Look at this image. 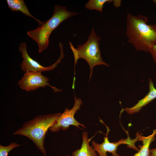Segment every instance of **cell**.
I'll return each mask as SVG.
<instances>
[{"label": "cell", "instance_id": "8fae6325", "mask_svg": "<svg viewBox=\"0 0 156 156\" xmlns=\"http://www.w3.org/2000/svg\"><path fill=\"white\" fill-rule=\"evenodd\" d=\"M156 135V129L153 130L151 135L147 136H142L140 133L139 141L142 142V145L140 146L139 150L133 156H149V147L151 143L155 140Z\"/></svg>", "mask_w": 156, "mask_h": 156}, {"label": "cell", "instance_id": "2e32d148", "mask_svg": "<svg viewBox=\"0 0 156 156\" xmlns=\"http://www.w3.org/2000/svg\"><path fill=\"white\" fill-rule=\"evenodd\" d=\"M149 156H156V148L150 149Z\"/></svg>", "mask_w": 156, "mask_h": 156}, {"label": "cell", "instance_id": "9c48e42d", "mask_svg": "<svg viewBox=\"0 0 156 156\" xmlns=\"http://www.w3.org/2000/svg\"><path fill=\"white\" fill-rule=\"evenodd\" d=\"M149 91L144 97L139 100L138 103L131 107L122 108L120 114L124 111L129 114H132L139 112L142 107L156 98V89L153 82L150 78L149 79Z\"/></svg>", "mask_w": 156, "mask_h": 156}, {"label": "cell", "instance_id": "30bf717a", "mask_svg": "<svg viewBox=\"0 0 156 156\" xmlns=\"http://www.w3.org/2000/svg\"><path fill=\"white\" fill-rule=\"evenodd\" d=\"M82 143L80 148L73 151L72 156H97L98 153L93 146L89 145L88 133L83 131L82 133Z\"/></svg>", "mask_w": 156, "mask_h": 156}, {"label": "cell", "instance_id": "4fadbf2b", "mask_svg": "<svg viewBox=\"0 0 156 156\" xmlns=\"http://www.w3.org/2000/svg\"><path fill=\"white\" fill-rule=\"evenodd\" d=\"M113 1V0H90L86 4L85 8L90 10H95L102 12L105 3Z\"/></svg>", "mask_w": 156, "mask_h": 156}, {"label": "cell", "instance_id": "277c9868", "mask_svg": "<svg viewBox=\"0 0 156 156\" xmlns=\"http://www.w3.org/2000/svg\"><path fill=\"white\" fill-rule=\"evenodd\" d=\"M101 38L97 36L93 27L87 41L84 44L78 45L75 49L71 42H69L70 47L73 53L75 60V66L79 58L85 60L90 68V80L92 76L94 67L97 65H103L108 66L109 65L102 60L99 48V42Z\"/></svg>", "mask_w": 156, "mask_h": 156}, {"label": "cell", "instance_id": "7c38bea8", "mask_svg": "<svg viewBox=\"0 0 156 156\" xmlns=\"http://www.w3.org/2000/svg\"><path fill=\"white\" fill-rule=\"evenodd\" d=\"M8 8L13 11H20L25 15L31 17L36 20L39 25L43 22L37 19L33 16L29 12L23 0H7Z\"/></svg>", "mask_w": 156, "mask_h": 156}, {"label": "cell", "instance_id": "7a4b0ae2", "mask_svg": "<svg viewBox=\"0 0 156 156\" xmlns=\"http://www.w3.org/2000/svg\"><path fill=\"white\" fill-rule=\"evenodd\" d=\"M61 114L57 113L38 116L32 120L24 123L22 127L15 131L13 135L27 137L33 142L44 156H46L44 144L46 134Z\"/></svg>", "mask_w": 156, "mask_h": 156}, {"label": "cell", "instance_id": "52a82bcc", "mask_svg": "<svg viewBox=\"0 0 156 156\" xmlns=\"http://www.w3.org/2000/svg\"><path fill=\"white\" fill-rule=\"evenodd\" d=\"M60 54L57 60L51 65L46 67L42 65L38 62L32 58L28 54L27 50V45L25 42L21 43L18 47V50L21 53L23 60L21 65V70L24 72L28 71L46 72L54 69L64 57L63 45H59Z\"/></svg>", "mask_w": 156, "mask_h": 156}, {"label": "cell", "instance_id": "6da1fadb", "mask_svg": "<svg viewBox=\"0 0 156 156\" xmlns=\"http://www.w3.org/2000/svg\"><path fill=\"white\" fill-rule=\"evenodd\" d=\"M147 17L127 13L126 34L128 42L137 51L149 52L156 44V24H147Z\"/></svg>", "mask_w": 156, "mask_h": 156}, {"label": "cell", "instance_id": "d6986e66", "mask_svg": "<svg viewBox=\"0 0 156 156\" xmlns=\"http://www.w3.org/2000/svg\"><path fill=\"white\" fill-rule=\"evenodd\" d=\"M66 156H70L69 155V154H68Z\"/></svg>", "mask_w": 156, "mask_h": 156}, {"label": "cell", "instance_id": "9a60e30c", "mask_svg": "<svg viewBox=\"0 0 156 156\" xmlns=\"http://www.w3.org/2000/svg\"><path fill=\"white\" fill-rule=\"evenodd\" d=\"M148 52L151 54L154 62L156 63V44L152 47Z\"/></svg>", "mask_w": 156, "mask_h": 156}, {"label": "cell", "instance_id": "ac0fdd59", "mask_svg": "<svg viewBox=\"0 0 156 156\" xmlns=\"http://www.w3.org/2000/svg\"><path fill=\"white\" fill-rule=\"evenodd\" d=\"M153 1L154 2V3L156 4V0H153Z\"/></svg>", "mask_w": 156, "mask_h": 156}, {"label": "cell", "instance_id": "5b68a950", "mask_svg": "<svg viewBox=\"0 0 156 156\" xmlns=\"http://www.w3.org/2000/svg\"><path fill=\"white\" fill-rule=\"evenodd\" d=\"M125 131L127 135V138L125 139L122 138L116 142H111L109 141L107 136L109 131V129H107L106 136L103 138V142L99 144L92 140L91 142L92 146L99 154V156H107V152L111 153L112 156H120L116 151L118 146L122 144H127V147L132 148L138 152L139 149L135 146V144L137 141H139L140 133L138 132L136 134V137L132 139L130 137L128 131Z\"/></svg>", "mask_w": 156, "mask_h": 156}, {"label": "cell", "instance_id": "e0dca14e", "mask_svg": "<svg viewBox=\"0 0 156 156\" xmlns=\"http://www.w3.org/2000/svg\"><path fill=\"white\" fill-rule=\"evenodd\" d=\"M114 5L116 7H118L120 5L121 1L118 0H114Z\"/></svg>", "mask_w": 156, "mask_h": 156}, {"label": "cell", "instance_id": "8992f818", "mask_svg": "<svg viewBox=\"0 0 156 156\" xmlns=\"http://www.w3.org/2000/svg\"><path fill=\"white\" fill-rule=\"evenodd\" d=\"M82 104L81 100L77 98L75 95L74 104L73 107L71 109L68 108L65 109L64 112L57 117L54 124L50 128V130L53 132H58L60 129L66 130L71 125L79 128V126L86 128L84 124L78 122L74 116L76 112L80 109Z\"/></svg>", "mask_w": 156, "mask_h": 156}, {"label": "cell", "instance_id": "3957f363", "mask_svg": "<svg viewBox=\"0 0 156 156\" xmlns=\"http://www.w3.org/2000/svg\"><path fill=\"white\" fill-rule=\"evenodd\" d=\"M78 14L68 11L66 6L55 5L53 13L49 19L39 25L36 29L27 31V35L37 44L38 52L41 53L48 47L49 36L55 29L64 21Z\"/></svg>", "mask_w": 156, "mask_h": 156}, {"label": "cell", "instance_id": "ba28073f", "mask_svg": "<svg viewBox=\"0 0 156 156\" xmlns=\"http://www.w3.org/2000/svg\"><path fill=\"white\" fill-rule=\"evenodd\" d=\"M41 72L28 71L25 72L17 84L22 90L27 92L35 90L41 87L48 86L53 89L54 92L62 90L51 86L48 83V77L42 74Z\"/></svg>", "mask_w": 156, "mask_h": 156}, {"label": "cell", "instance_id": "5bb4252c", "mask_svg": "<svg viewBox=\"0 0 156 156\" xmlns=\"http://www.w3.org/2000/svg\"><path fill=\"white\" fill-rule=\"evenodd\" d=\"M21 145L16 142H12L9 145L3 146L0 145V156H8L9 153L14 148Z\"/></svg>", "mask_w": 156, "mask_h": 156}]
</instances>
